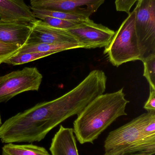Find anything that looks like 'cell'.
<instances>
[{
  "label": "cell",
  "mask_w": 155,
  "mask_h": 155,
  "mask_svg": "<svg viewBox=\"0 0 155 155\" xmlns=\"http://www.w3.org/2000/svg\"><path fill=\"white\" fill-rule=\"evenodd\" d=\"M150 94L144 108L147 111H155V90L150 89Z\"/></svg>",
  "instance_id": "44dd1931"
},
{
  "label": "cell",
  "mask_w": 155,
  "mask_h": 155,
  "mask_svg": "<svg viewBox=\"0 0 155 155\" xmlns=\"http://www.w3.org/2000/svg\"><path fill=\"white\" fill-rule=\"evenodd\" d=\"M19 48L14 45L5 43L0 41V64L17 53Z\"/></svg>",
  "instance_id": "d6986e66"
},
{
  "label": "cell",
  "mask_w": 155,
  "mask_h": 155,
  "mask_svg": "<svg viewBox=\"0 0 155 155\" xmlns=\"http://www.w3.org/2000/svg\"><path fill=\"white\" fill-rule=\"evenodd\" d=\"M83 48L78 43H36L25 44L19 49V53L34 52H50L52 54L72 49Z\"/></svg>",
  "instance_id": "4fadbf2b"
},
{
  "label": "cell",
  "mask_w": 155,
  "mask_h": 155,
  "mask_svg": "<svg viewBox=\"0 0 155 155\" xmlns=\"http://www.w3.org/2000/svg\"><path fill=\"white\" fill-rule=\"evenodd\" d=\"M30 8L34 15L41 14L57 19L69 21H85L88 18H90L91 15L94 13L93 12L86 8L78 11L71 12L41 10L31 7H30Z\"/></svg>",
  "instance_id": "5bb4252c"
},
{
  "label": "cell",
  "mask_w": 155,
  "mask_h": 155,
  "mask_svg": "<svg viewBox=\"0 0 155 155\" xmlns=\"http://www.w3.org/2000/svg\"><path fill=\"white\" fill-rule=\"evenodd\" d=\"M137 1L138 0H115L116 11L124 12L129 14L132 7Z\"/></svg>",
  "instance_id": "ffe728a7"
},
{
  "label": "cell",
  "mask_w": 155,
  "mask_h": 155,
  "mask_svg": "<svg viewBox=\"0 0 155 155\" xmlns=\"http://www.w3.org/2000/svg\"><path fill=\"white\" fill-rule=\"evenodd\" d=\"M143 76L149 83L150 88L155 90V56L143 61Z\"/></svg>",
  "instance_id": "ac0fdd59"
},
{
  "label": "cell",
  "mask_w": 155,
  "mask_h": 155,
  "mask_svg": "<svg viewBox=\"0 0 155 155\" xmlns=\"http://www.w3.org/2000/svg\"><path fill=\"white\" fill-rule=\"evenodd\" d=\"M104 155H153L155 111H148L109 133Z\"/></svg>",
  "instance_id": "3957f363"
},
{
  "label": "cell",
  "mask_w": 155,
  "mask_h": 155,
  "mask_svg": "<svg viewBox=\"0 0 155 155\" xmlns=\"http://www.w3.org/2000/svg\"><path fill=\"white\" fill-rule=\"evenodd\" d=\"M43 76L36 67H25L0 76V104L24 92L38 91Z\"/></svg>",
  "instance_id": "8992f818"
},
{
  "label": "cell",
  "mask_w": 155,
  "mask_h": 155,
  "mask_svg": "<svg viewBox=\"0 0 155 155\" xmlns=\"http://www.w3.org/2000/svg\"><path fill=\"white\" fill-rule=\"evenodd\" d=\"M15 1H23V0H15Z\"/></svg>",
  "instance_id": "603a6c76"
},
{
  "label": "cell",
  "mask_w": 155,
  "mask_h": 155,
  "mask_svg": "<svg viewBox=\"0 0 155 155\" xmlns=\"http://www.w3.org/2000/svg\"><path fill=\"white\" fill-rule=\"evenodd\" d=\"M134 10L140 61H143L155 56V0H138Z\"/></svg>",
  "instance_id": "5b68a950"
},
{
  "label": "cell",
  "mask_w": 155,
  "mask_h": 155,
  "mask_svg": "<svg viewBox=\"0 0 155 155\" xmlns=\"http://www.w3.org/2000/svg\"><path fill=\"white\" fill-rule=\"evenodd\" d=\"M105 0H31V8L71 12L87 8L96 12Z\"/></svg>",
  "instance_id": "9c48e42d"
},
{
  "label": "cell",
  "mask_w": 155,
  "mask_h": 155,
  "mask_svg": "<svg viewBox=\"0 0 155 155\" xmlns=\"http://www.w3.org/2000/svg\"><path fill=\"white\" fill-rule=\"evenodd\" d=\"M2 155H50L43 147L33 144L7 143L2 148Z\"/></svg>",
  "instance_id": "9a60e30c"
},
{
  "label": "cell",
  "mask_w": 155,
  "mask_h": 155,
  "mask_svg": "<svg viewBox=\"0 0 155 155\" xmlns=\"http://www.w3.org/2000/svg\"><path fill=\"white\" fill-rule=\"evenodd\" d=\"M129 103L123 88L102 94L91 101L73 123L74 133L80 143H93L118 117L127 115L126 108Z\"/></svg>",
  "instance_id": "7a4b0ae2"
},
{
  "label": "cell",
  "mask_w": 155,
  "mask_h": 155,
  "mask_svg": "<svg viewBox=\"0 0 155 155\" xmlns=\"http://www.w3.org/2000/svg\"><path fill=\"white\" fill-rule=\"evenodd\" d=\"M68 31L83 48L87 49L106 47L115 33L113 30L90 18Z\"/></svg>",
  "instance_id": "52a82bcc"
},
{
  "label": "cell",
  "mask_w": 155,
  "mask_h": 155,
  "mask_svg": "<svg viewBox=\"0 0 155 155\" xmlns=\"http://www.w3.org/2000/svg\"><path fill=\"white\" fill-rule=\"evenodd\" d=\"M70 117L61 97L39 103L1 125L0 139L5 144L41 142L52 129Z\"/></svg>",
  "instance_id": "6da1fadb"
},
{
  "label": "cell",
  "mask_w": 155,
  "mask_h": 155,
  "mask_svg": "<svg viewBox=\"0 0 155 155\" xmlns=\"http://www.w3.org/2000/svg\"><path fill=\"white\" fill-rule=\"evenodd\" d=\"M35 18H39L49 25L56 28L63 30H68L77 26L83 21H73L57 19L50 16L42 15L41 14H35Z\"/></svg>",
  "instance_id": "e0dca14e"
},
{
  "label": "cell",
  "mask_w": 155,
  "mask_h": 155,
  "mask_svg": "<svg viewBox=\"0 0 155 155\" xmlns=\"http://www.w3.org/2000/svg\"><path fill=\"white\" fill-rule=\"evenodd\" d=\"M73 129L60 126L52 139L50 151L52 155H79Z\"/></svg>",
  "instance_id": "7c38bea8"
},
{
  "label": "cell",
  "mask_w": 155,
  "mask_h": 155,
  "mask_svg": "<svg viewBox=\"0 0 155 155\" xmlns=\"http://www.w3.org/2000/svg\"><path fill=\"white\" fill-rule=\"evenodd\" d=\"M32 24L0 20V41L21 48L27 42Z\"/></svg>",
  "instance_id": "30bf717a"
},
{
  "label": "cell",
  "mask_w": 155,
  "mask_h": 155,
  "mask_svg": "<svg viewBox=\"0 0 155 155\" xmlns=\"http://www.w3.org/2000/svg\"><path fill=\"white\" fill-rule=\"evenodd\" d=\"M2 124V118H1V114H0V126Z\"/></svg>",
  "instance_id": "7402d4cb"
},
{
  "label": "cell",
  "mask_w": 155,
  "mask_h": 155,
  "mask_svg": "<svg viewBox=\"0 0 155 155\" xmlns=\"http://www.w3.org/2000/svg\"><path fill=\"white\" fill-rule=\"evenodd\" d=\"M0 18L5 21L32 23L36 20L31 8L24 2L0 0Z\"/></svg>",
  "instance_id": "8fae6325"
},
{
  "label": "cell",
  "mask_w": 155,
  "mask_h": 155,
  "mask_svg": "<svg viewBox=\"0 0 155 155\" xmlns=\"http://www.w3.org/2000/svg\"><path fill=\"white\" fill-rule=\"evenodd\" d=\"M65 43H78L68 30L53 27L36 19L32 24V31L26 44Z\"/></svg>",
  "instance_id": "ba28073f"
},
{
  "label": "cell",
  "mask_w": 155,
  "mask_h": 155,
  "mask_svg": "<svg viewBox=\"0 0 155 155\" xmlns=\"http://www.w3.org/2000/svg\"><path fill=\"white\" fill-rule=\"evenodd\" d=\"M128 15L104 51L116 67L141 59L135 27V12L133 10Z\"/></svg>",
  "instance_id": "277c9868"
},
{
  "label": "cell",
  "mask_w": 155,
  "mask_h": 155,
  "mask_svg": "<svg viewBox=\"0 0 155 155\" xmlns=\"http://www.w3.org/2000/svg\"><path fill=\"white\" fill-rule=\"evenodd\" d=\"M50 52H34L19 53H17L5 61L4 63L12 65H20L28 63L42 58L52 55Z\"/></svg>",
  "instance_id": "2e32d148"
}]
</instances>
